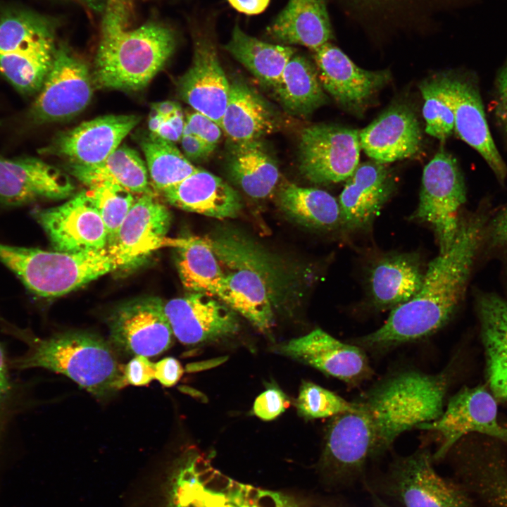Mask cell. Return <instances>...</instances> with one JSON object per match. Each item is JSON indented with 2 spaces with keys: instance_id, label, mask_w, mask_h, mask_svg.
<instances>
[{
  "instance_id": "obj_1",
  "label": "cell",
  "mask_w": 507,
  "mask_h": 507,
  "mask_svg": "<svg viewBox=\"0 0 507 507\" xmlns=\"http://www.w3.org/2000/svg\"><path fill=\"white\" fill-rule=\"evenodd\" d=\"M489 217L485 208L461 215L453 242L430 261L418 292L392 309L380 327L353 344L382 353L427 338L445 325L463 299Z\"/></svg>"
},
{
  "instance_id": "obj_2",
  "label": "cell",
  "mask_w": 507,
  "mask_h": 507,
  "mask_svg": "<svg viewBox=\"0 0 507 507\" xmlns=\"http://www.w3.org/2000/svg\"><path fill=\"white\" fill-rule=\"evenodd\" d=\"M130 4L106 1L92 75L98 88L136 91L146 87L174 52L175 36L150 21L127 29Z\"/></svg>"
},
{
  "instance_id": "obj_3",
  "label": "cell",
  "mask_w": 507,
  "mask_h": 507,
  "mask_svg": "<svg viewBox=\"0 0 507 507\" xmlns=\"http://www.w3.org/2000/svg\"><path fill=\"white\" fill-rule=\"evenodd\" d=\"M1 331L25 346L10 358L13 370L44 368L63 374L97 398L106 397L127 383L112 346L84 332H67L42 337L29 328L0 320Z\"/></svg>"
},
{
  "instance_id": "obj_4",
  "label": "cell",
  "mask_w": 507,
  "mask_h": 507,
  "mask_svg": "<svg viewBox=\"0 0 507 507\" xmlns=\"http://www.w3.org/2000/svg\"><path fill=\"white\" fill-rule=\"evenodd\" d=\"M449 377L446 371L403 370L384 377L355 401L374 433L373 459L388 451L401 434L441 416Z\"/></svg>"
},
{
  "instance_id": "obj_5",
  "label": "cell",
  "mask_w": 507,
  "mask_h": 507,
  "mask_svg": "<svg viewBox=\"0 0 507 507\" xmlns=\"http://www.w3.org/2000/svg\"><path fill=\"white\" fill-rule=\"evenodd\" d=\"M0 262L32 294L42 298L63 296L121 267L127 261L109 247L68 253L0 243Z\"/></svg>"
},
{
  "instance_id": "obj_6",
  "label": "cell",
  "mask_w": 507,
  "mask_h": 507,
  "mask_svg": "<svg viewBox=\"0 0 507 507\" xmlns=\"http://www.w3.org/2000/svg\"><path fill=\"white\" fill-rule=\"evenodd\" d=\"M433 455L422 447L396 456L387 470L363 484L369 493L402 507H470L463 489L437 473Z\"/></svg>"
},
{
  "instance_id": "obj_7",
  "label": "cell",
  "mask_w": 507,
  "mask_h": 507,
  "mask_svg": "<svg viewBox=\"0 0 507 507\" xmlns=\"http://www.w3.org/2000/svg\"><path fill=\"white\" fill-rule=\"evenodd\" d=\"M356 407L355 411L332 417L327 427L319 468L327 485L337 490L363 482L366 463L374 458L375 440L371 425L365 413L357 404Z\"/></svg>"
},
{
  "instance_id": "obj_8",
  "label": "cell",
  "mask_w": 507,
  "mask_h": 507,
  "mask_svg": "<svg viewBox=\"0 0 507 507\" xmlns=\"http://www.w3.org/2000/svg\"><path fill=\"white\" fill-rule=\"evenodd\" d=\"M208 241L224 270V279L216 296L248 320L262 332L273 325L270 284L267 273L254 258L230 241Z\"/></svg>"
},
{
  "instance_id": "obj_9",
  "label": "cell",
  "mask_w": 507,
  "mask_h": 507,
  "mask_svg": "<svg viewBox=\"0 0 507 507\" xmlns=\"http://www.w3.org/2000/svg\"><path fill=\"white\" fill-rule=\"evenodd\" d=\"M465 201V184L456 158L445 151H439L424 168L415 217L432 227L439 254L448 250L455 239Z\"/></svg>"
},
{
  "instance_id": "obj_10",
  "label": "cell",
  "mask_w": 507,
  "mask_h": 507,
  "mask_svg": "<svg viewBox=\"0 0 507 507\" xmlns=\"http://www.w3.org/2000/svg\"><path fill=\"white\" fill-rule=\"evenodd\" d=\"M174 507H294L281 494L234 481L205 458L177 475Z\"/></svg>"
},
{
  "instance_id": "obj_11",
  "label": "cell",
  "mask_w": 507,
  "mask_h": 507,
  "mask_svg": "<svg viewBox=\"0 0 507 507\" xmlns=\"http://www.w3.org/2000/svg\"><path fill=\"white\" fill-rule=\"evenodd\" d=\"M359 131L337 125L305 127L299 143L301 173L314 184L346 180L359 164Z\"/></svg>"
},
{
  "instance_id": "obj_12",
  "label": "cell",
  "mask_w": 507,
  "mask_h": 507,
  "mask_svg": "<svg viewBox=\"0 0 507 507\" xmlns=\"http://www.w3.org/2000/svg\"><path fill=\"white\" fill-rule=\"evenodd\" d=\"M86 63L65 44L56 50L51 68L29 111L37 123L62 121L82 111L93 93Z\"/></svg>"
},
{
  "instance_id": "obj_13",
  "label": "cell",
  "mask_w": 507,
  "mask_h": 507,
  "mask_svg": "<svg viewBox=\"0 0 507 507\" xmlns=\"http://www.w3.org/2000/svg\"><path fill=\"white\" fill-rule=\"evenodd\" d=\"M418 428L436 433L439 439L434 461L444 458L453 445L470 432H479L507 442V428L497 419L494 397L483 387H465L449 400L437 420Z\"/></svg>"
},
{
  "instance_id": "obj_14",
  "label": "cell",
  "mask_w": 507,
  "mask_h": 507,
  "mask_svg": "<svg viewBox=\"0 0 507 507\" xmlns=\"http://www.w3.org/2000/svg\"><path fill=\"white\" fill-rule=\"evenodd\" d=\"M31 213L55 251L89 252L108 246L105 224L87 191L78 193L63 204L34 209Z\"/></svg>"
},
{
  "instance_id": "obj_15",
  "label": "cell",
  "mask_w": 507,
  "mask_h": 507,
  "mask_svg": "<svg viewBox=\"0 0 507 507\" xmlns=\"http://www.w3.org/2000/svg\"><path fill=\"white\" fill-rule=\"evenodd\" d=\"M110 339L120 351L134 356H158L172 344L173 331L158 297L146 296L118 306L108 320Z\"/></svg>"
},
{
  "instance_id": "obj_16",
  "label": "cell",
  "mask_w": 507,
  "mask_h": 507,
  "mask_svg": "<svg viewBox=\"0 0 507 507\" xmlns=\"http://www.w3.org/2000/svg\"><path fill=\"white\" fill-rule=\"evenodd\" d=\"M272 350L313 367L351 387L359 385L373 375L369 360L361 347L342 342L319 328L276 344Z\"/></svg>"
},
{
  "instance_id": "obj_17",
  "label": "cell",
  "mask_w": 507,
  "mask_h": 507,
  "mask_svg": "<svg viewBox=\"0 0 507 507\" xmlns=\"http://www.w3.org/2000/svg\"><path fill=\"white\" fill-rule=\"evenodd\" d=\"M140 118L136 115H106L83 122L57 134L39 153L65 158L68 164H97L120 146Z\"/></svg>"
},
{
  "instance_id": "obj_18",
  "label": "cell",
  "mask_w": 507,
  "mask_h": 507,
  "mask_svg": "<svg viewBox=\"0 0 507 507\" xmlns=\"http://www.w3.org/2000/svg\"><path fill=\"white\" fill-rule=\"evenodd\" d=\"M208 294L193 292L164 303L173 333L189 346L215 342L235 335L239 323L235 311Z\"/></svg>"
},
{
  "instance_id": "obj_19",
  "label": "cell",
  "mask_w": 507,
  "mask_h": 507,
  "mask_svg": "<svg viewBox=\"0 0 507 507\" xmlns=\"http://www.w3.org/2000/svg\"><path fill=\"white\" fill-rule=\"evenodd\" d=\"M454 116V131L484 160L501 184L507 165L490 132L478 86L472 79L455 75L441 76Z\"/></svg>"
},
{
  "instance_id": "obj_20",
  "label": "cell",
  "mask_w": 507,
  "mask_h": 507,
  "mask_svg": "<svg viewBox=\"0 0 507 507\" xmlns=\"http://www.w3.org/2000/svg\"><path fill=\"white\" fill-rule=\"evenodd\" d=\"M74 189L68 175L39 158L0 155V204L4 206L61 199L70 196Z\"/></svg>"
},
{
  "instance_id": "obj_21",
  "label": "cell",
  "mask_w": 507,
  "mask_h": 507,
  "mask_svg": "<svg viewBox=\"0 0 507 507\" xmlns=\"http://www.w3.org/2000/svg\"><path fill=\"white\" fill-rule=\"evenodd\" d=\"M314 51L323 89L349 109H360L365 106L390 79L388 70L371 71L358 67L330 42Z\"/></svg>"
},
{
  "instance_id": "obj_22",
  "label": "cell",
  "mask_w": 507,
  "mask_h": 507,
  "mask_svg": "<svg viewBox=\"0 0 507 507\" xmlns=\"http://www.w3.org/2000/svg\"><path fill=\"white\" fill-rule=\"evenodd\" d=\"M180 97L195 111L221 127L230 93V81L220 63L215 46L208 39L194 44L192 63L177 83Z\"/></svg>"
},
{
  "instance_id": "obj_23",
  "label": "cell",
  "mask_w": 507,
  "mask_h": 507,
  "mask_svg": "<svg viewBox=\"0 0 507 507\" xmlns=\"http://www.w3.org/2000/svg\"><path fill=\"white\" fill-rule=\"evenodd\" d=\"M394 186V179L384 163H359L339 197L341 225L351 231L366 228L389 199Z\"/></svg>"
},
{
  "instance_id": "obj_24",
  "label": "cell",
  "mask_w": 507,
  "mask_h": 507,
  "mask_svg": "<svg viewBox=\"0 0 507 507\" xmlns=\"http://www.w3.org/2000/svg\"><path fill=\"white\" fill-rule=\"evenodd\" d=\"M361 147L373 161L391 163L419 150L421 131L414 112L403 104L392 106L359 132Z\"/></svg>"
},
{
  "instance_id": "obj_25",
  "label": "cell",
  "mask_w": 507,
  "mask_h": 507,
  "mask_svg": "<svg viewBox=\"0 0 507 507\" xmlns=\"http://www.w3.org/2000/svg\"><path fill=\"white\" fill-rule=\"evenodd\" d=\"M171 223L167 207L154 193L140 194L123 221L113 243L107 246L129 265L146 256L164 240Z\"/></svg>"
},
{
  "instance_id": "obj_26",
  "label": "cell",
  "mask_w": 507,
  "mask_h": 507,
  "mask_svg": "<svg viewBox=\"0 0 507 507\" xmlns=\"http://www.w3.org/2000/svg\"><path fill=\"white\" fill-rule=\"evenodd\" d=\"M425 271L415 254L392 253L379 257L367 274L372 304L377 309L386 310L408 301L420 289Z\"/></svg>"
},
{
  "instance_id": "obj_27",
  "label": "cell",
  "mask_w": 507,
  "mask_h": 507,
  "mask_svg": "<svg viewBox=\"0 0 507 507\" xmlns=\"http://www.w3.org/2000/svg\"><path fill=\"white\" fill-rule=\"evenodd\" d=\"M161 192L174 206L218 219L234 218L242 208L237 190L222 178L199 168Z\"/></svg>"
},
{
  "instance_id": "obj_28",
  "label": "cell",
  "mask_w": 507,
  "mask_h": 507,
  "mask_svg": "<svg viewBox=\"0 0 507 507\" xmlns=\"http://www.w3.org/2000/svg\"><path fill=\"white\" fill-rule=\"evenodd\" d=\"M487 374L494 396L507 403V300L480 293L476 300Z\"/></svg>"
},
{
  "instance_id": "obj_29",
  "label": "cell",
  "mask_w": 507,
  "mask_h": 507,
  "mask_svg": "<svg viewBox=\"0 0 507 507\" xmlns=\"http://www.w3.org/2000/svg\"><path fill=\"white\" fill-rule=\"evenodd\" d=\"M266 34L284 44H298L313 51L332 38L324 0H289L267 27Z\"/></svg>"
},
{
  "instance_id": "obj_30",
  "label": "cell",
  "mask_w": 507,
  "mask_h": 507,
  "mask_svg": "<svg viewBox=\"0 0 507 507\" xmlns=\"http://www.w3.org/2000/svg\"><path fill=\"white\" fill-rule=\"evenodd\" d=\"M276 127L274 114L265 101L240 79L230 82V93L221 128L231 144L261 139Z\"/></svg>"
},
{
  "instance_id": "obj_31",
  "label": "cell",
  "mask_w": 507,
  "mask_h": 507,
  "mask_svg": "<svg viewBox=\"0 0 507 507\" xmlns=\"http://www.w3.org/2000/svg\"><path fill=\"white\" fill-rule=\"evenodd\" d=\"M227 170L234 183L257 199L269 196L280 177L277 162L261 139L231 144Z\"/></svg>"
},
{
  "instance_id": "obj_32",
  "label": "cell",
  "mask_w": 507,
  "mask_h": 507,
  "mask_svg": "<svg viewBox=\"0 0 507 507\" xmlns=\"http://www.w3.org/2000/svg\"><path fill=\"white\" fill-rule=\"evenodd\" d=\"M56 21L17 7L0 8V54L25 53L56 46Z\"/></svg>"
},
{
  "instance_id": "obj_33",
  "label": "cell",
  "mask_w": 507,
  "mask_h": 507,
  "mask_svg": "<svg viewBox=\"0 0 507 507\" xmlns=\"http://www.w3.org/2000/svg\"><path fill=\"white\" fill-rule=\"evenodd\" d=\"M273 88L285 111L298 117L311 115L327 101L318 70L301 55L291 58Z\"/></svg>"
},
{
  "instance_id": "obj_34",
  "label": "cell",
  "mask_w": 507,
  "mask_h": 507,
  "mask_svg": "<svg viewBox=\"0 0 507 507\" xmlns=\"http://www.w3.org/2000/svg\"><path fill=\"white\" fill-rule=\"evenodd\" d=\"M224 49L260 82L273 87L295 54L292 46L267 43L246 34L238 24Z\"/></svg>"
},
{
  "instance_id": "obj_35",
  "label": "cell",
  "mask_w": 507,
  "mask_h": 507,
  "mask_svg": "<svg viewBox=\"0 0 507 507\" xmlns=\"http://www.w3.org/2000/svg\"><path fill=\"white\" fill-rule=\"evenodd\" d=\"M68 165L70 173L87 187L107 180L118 183L134 194L153 193L144 162L136 151L126 145L119 146L97 164Z\"/></svg>"
},
{
  "instance_id": "obj_36",
  "label": "cell",
  "mask_w": 507,
  "mask_h": 507,
  "mask_svg": "<svg viewBox=\"0 0 507 507\" xmlns=\"http://www.w3.org/2000/svg\"><path fill=\"white\" fill-rule=\"evenodd\" d=\"M279 203L290 218L303 225L319 229L341 225L339 202L326 191L287 183L279 192Z\"/></svg>"
},
{
  "instance_id": "obj_37",
  "label": "cell",
  "mask_w": 507,
  "mask_h": 507,
  "mask_svg": "<svg viewBox=\"0 0 507 507\" xmlns=\"http://www.w3.org/2000/svg\"><path fill=\"white\" fill-rule=\"evenodd\" d=\"M177 268L186 289L212 296L216 295L225 276L208 239H192L180 246Z\"/></svg>"
},
{
  "instance_id": "obj_38",
  "label": "cell",
  "mask_w": 507,
  "mask_h": 507,
  "mask_svg": "<svg viewBox=\"0 0 507 507\" xmlns=\"http://www.w3.org/2000/svg\"><path fill=\"white\" fill-rule=\"evenodd\" d=\"M141 147L151 183L161 192L179 183L199 169L173 142L154 133L141 141Z\"/></svg>"
},
{
  "instance_id": "obj_39",
  "label": "cell",
  "mask_w": 507,
  "mask_h": 507,
  "mask_svg": "<svg viewBox=\"0 0 507 507\" xmlns=\"http://www.w3.org/2000/svg\"><path fill=\"white\" fill-rule=\"evenodd\" d=\"M56 48L0 54V73L23 94L39 92L51 68Z\"/></svg>"
},
{
  "instance_id": "obj_40",
  "label": "cell",
  "mask_w": 507,
  "mask_h": 507,
  "mask_svg": "<svg viewBox=\"0 0 507 507\" xmlns=\"http://www.w3.org/2000/svg\"><path fill=\"white\" fill-rule=\"evenodd\" d=\"M87 187V192L105 224L108 246L114 241L136 198L134 193L111 180H101Z\"/></svg>"
},
{
  "instance_id": "obj_41",
  "label": "cell",
  "mask_w": 507,
  "mask_h": 507,
  "mask_svg": "<svg viewBox=\"0 0 507 507\" xmlns=\"http://www.w3.org/2000/svg\"><path fill=\"white\" fill-rule=\"evenodd\" d=\"M420 90L424 99L425 132L444 141L454 132V116L441 76L423 82Z\"/></svg>"
},
{
  "instance_id": "obj_42",
  "label": "cell",
  "mask_w": 507,
  "mask_h": 507,
  "mask_svg": "<svg viewBox=\"0 0 507 507\" xmlns=\"http://www.w3.org/2000/svg\"><path fill=\"white\" fill-rule=\"evenodd\" d=\"M298 413L307 419L333 417L355 411V402H349L334 392L311 382H303L296 401Z\"/></svg>"
},
{
  "instance_id": "obj_43",
  "label": "cell",
  "mask_w": 507,
  "mask_h": 507,
  "mask_svg": "<svg viewBox=\"0 0 507 507\" xmlns=\"http://www.w3.org/2000/svg\"><path fill=\"white\" fill-rule=\"evenodd\" d=\"M10 358L0 342V456L11 423L24 407L21 384L11 375Z\"/></svg>"
},
{
  "instance_id": "obj_44",
  "label": "cell",
  "mask_w": 507,
  "mask_h": 507,
  "mask_svg": "<svg viewBox=\"0 0 507 507\" xmlns=\"http://www.w3.org/2000/svg\"><path fill=\"white\" fill-rule=\"evenodd\" d=\"M484 242L491 251L507 261V204L489 215Z\"/></svg>"
},
{
  "instance_id": "obj_45",
  "label": "cell",
  "mask_w": 507,
  "mask_h": 507,
  "mask_svg": "<svg viewBox=\"0 0 507 507\" xmlns=\"http://www.w3.org/2000/svg\"><path fill=\"white\" fill-rule=\"evenodd\" d=\"M183 132L195 135L214 151L221 139L223 130L208 117L194 111L187 115Z\"/></svg>"
},
{
  "instance_id": "obj_46",
  "label": "cell",
  "mask_w": 507,
  "mask_h": 507,
  "mask_svg": "<svg viewBox=\"0 0 507 507\" xmlns=\"http://www.w3.org/2000/svg\"><path fill=\"white\" fill-rule=\"evenodd\" d=\"M290 405L287 395L278 388H269L261 393L254 403V413L263 420H272Z\"/></svg>"
},
{
  "instance_id": "obj_47",
  "label": "cell",
  "mask_w": 507,
  "mask_h": 507,
  "mask_svg": "<svg viewBox=\"0 0 507 507\" xmlns=\"http://www.w3.org/2000/svg\"><path fill=\"white\" fill-rule=\"evenodd\" d=\"M493 104L496 123L507 142V62L496 75Z\"/></svg>"
},
{
  "instance_id": "obj_48",
  "label": "cell",
  "mask_w": 507,
  "mask_h": 507,
  "mask_svg": "<svg viewBox=\"0 0 507 507\" xmlns=\"http://www.w3.org/2000/svg\"><path fill=\"white\" fill-rule=\"evenodd\" d=\"M127 382L135 386L149 384L155 379V363L147 357L135 356L124 368Z\"/></svg>"
},
{
  "instance_id": "obj_49",
  "label": "cell",
  "mask_w": 507,
  "mask_h": 507,
  "mask_svg": "<svg viewBox=\"0 0 507 507\" xmlns=\"http://www.w3.org/2000/svg\"><path fill=\"white\" fill-rule=\"evenodd\" d=\"M183 368L180 362L167 357L155 363V379L165 387H172L181 378Z\"/></svg>"
},
{
  "instance_id": "obj_50",
  "label": "cell",
  "mask_w": 507,
  "mask_h": 507,
  "mask_svg": "<svg viewBox=\"0 0 507 507\" xmlns=\"http://www.w3.org/2000/svg\"><path fill=\"white\" fill-rule=\"evenodd\" d=\"M180 142L184 155L189 161H202L213 151L197 137L187 132H182Z\"/></svg>"
},
{
  "instance_id": "obj_51",
  "label": "cell",
  "mask_w": 507,
  "mask_h": 507,
  "mask_svg": "<svg viewBox=\"0 0 507 507\" xmlns=\"http://www.w3.org/2000/svg\"><path fill=\"white\" fill-rule=\"evenodd\" d=\"M237 11L246 15H257L264 11L270 0H227Z\"/></svg>"
},
{
  "instance_id": "obj_52",
  "label": "cell",
  "mask_w": 507,
  "mask_h": 507,
  "mask_svg": "<svg viewBox=\"0 0 507 507\" xmlns=\"http://www.w3.org/2000/svg\"><path fill=\"white\" fill-rule=\"evenodd\" d=\"M157 136L172 142L180 140L181 136L165 119L161 123L158 130L155 133Z\"/></svg>"
},
{
  "instance_id": "obj_53",
  "label": "cell",
  "mask_w": 507,
  "mask_h": 507,
  "mask_svg": "<svg viewBox=\"0 0 507 507\" xmlns=\"http://www.w3.org/2000/svg\"><path fill=\"white\" fill-rule=\"evenodd\" d=\"M152 108L158 115L163 118H166L177 111L181 109L180 106L171 101H165L159 103L153 104Z\"/></svg>"
},
{
  "instance_id": "obj_54",
  "label": "cell",
  "mask_w": 507,
  "mask_h": 507,
  "mask_svg": "<svg viewBox=\"0 0 507 507\" xmlns=\"http://www.w3.org/2000/svg\"><path fill=\"white\" fill-rule=\"evenodd\" d=\"M163 118L174 127V129L180 136H182L185 121L183 118L181 109L177 111L175 113Z\"/></svg>"
},
{
  "instance_id": "obj_55",
  "label": "cell",
  "mask_w": 507,
  "mask_h": 507,
  "mask_svg": "<svg viewBox=\"0 0 507 507\" xmlns=\"http://www.w3.org/2000/svg\"><path fill=\"white\" fill-rule=\"evenodd\" d=\"M225 358H218L209 361H204L203 362L199 363H195L190 364L187 366V370L189 371H196V370H205L208 368H211L213 367H215L216 365H218L223 363L225 361Z\"/></svg>"
},
{
  "instance_id": "obj_56",
  "label": "cell",
  "mask_w": 507,
  "mask_h": 507,
  "mask_svg": "<svg viewBox=\"0 0 507 507\" xmlns=\"http://www.w3.org/2000/svg\"><path fill=\"white\" fill-rule=\"evenodd\" d=\"M371 507H393L377 495L370 493Z\"/></svg>"
},
{
  "instance_id": "obj_57",
  "label": "cell",
  "mask_w": 507,
  "mask_h": 507,
  "mask_svg": "<svg viewBox=\"0 0 507 507\" xmlns=\"http://www.w3.org/2000/svg\"><path fill=\"white\" fill-rule=\"evenodd\" d=\"M84 4L88 5L92 8L99 10L101 8L102 9H104V2H106V0H80Z\"/></svg>"
},
{
  "instance_id": "obj_58",
  "label": "cell",
  "mask_w": 507,
  "mask_h": 507,
  "mask_svg": "<svg viewBox=\"0 0 507 507\" xmlns=\"http://www.w3.org/2000/svg\"><path fill=\"white\" fill-rule=\"evenodd\" d=\"M106 1H111V2H115V3H125L130 4L131 0H106Z\"/></svg>"
}]
</instances>
